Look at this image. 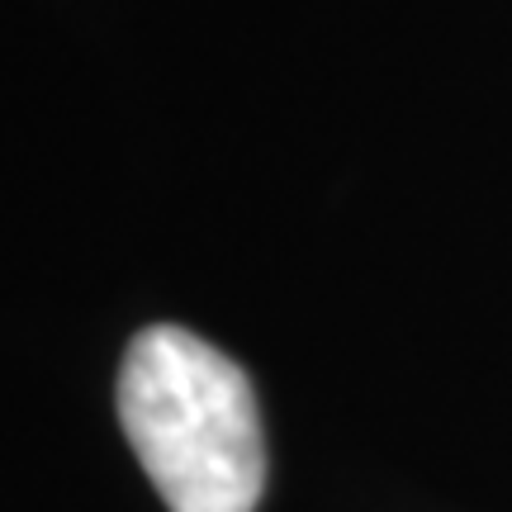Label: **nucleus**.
<instances>
[{
  "label": "nucleus",
  "mask_w": 512,
  "mask_h": 512,
  "mask_svg": "<svg viewBox=\"0 0 512 512\" xmlns=\"http://www.w3.org/2000/svg\"><path fill=\"white\" fill-rule=\"evenodd\" d=\"M119 422L171 512H256L266 437L252 380L204 337L143 328L119 370Z\"/></svg>",
  "instance_id": "obj_1"
}]
</instances>
